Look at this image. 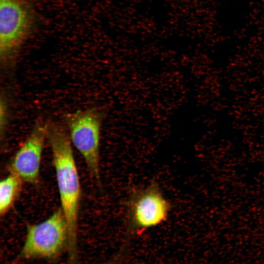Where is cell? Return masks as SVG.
Here are the masks:
<instances>
[{"mask_svg":"<svg viewBox=\"0 0 264 264\" xmlns=\"http://www.w3.org/2000/svg\"><path fill=\"white\" fill-rule=\"evenodd\" d=\"M47 138L52 152L61 208L67 222L68 243L73 251L77 240L81 185L72 143L68 133L56 125H47Z\"/></svg>","mask_w":264,"mask_h":264,"instance_id":"obj_1","label":"cell"},{"mask_svg":"<svg viewBox=\"0 0 264 264\" xmlns=\"http://www.w3.org/2000/svg\"><path fill=\"white\" fill-rule=\"evenodd\" d=\"M34 23V13L27 1L0 0V58L3 64L16 57Z\"/></svg>","mask_w":264,"mask_h":264,"instance_id":"obj_3","label":"cell"},{"mask_svg":"<svg viewBox=\"0 0 264 264\" xmlns=\"http://www.w3.org/2000/svg\"><path fill=\"white\" fill-rule=\"evenodd\" d=\"M171 209L170 202L156 182L132 188L126 202L128 232L139 235L161 224L167 220Z\"/></svg>","mask_w":264,"mask_h":264,"instance_id":"obj_2","label":"cell"},{"mask_svg":"<svg viewBox=\"0 0 264 264\" xmlns=\"http://www.w3.org/2000/svg\"><path fill=\"white\" fill-rule=\"evenodd\" d=\"M72 144L83 157L91 176L100 181L101 113L89 109L66 113L65 116Z\"/></svg>","mask_w":264,"mask_h":264,"instance_id":"obj_4","label":"cell"},{"mask_svg":"<svg viewBox=\"0 0 264 264\" xmlns=\"http://www.w3.org/2000/svg\"><path fill=\"white\" fill-rule=\"evenodd\" d=\"M68 240L67 222L59 207L46 219L28 225L21 255L26 258L53 257Z\"/></svg>","mask_w":264,"mask_h":264,"instance_id":"obj_5","label":"cell"},{"mask_svg":"<svg viewBox=\"0 0 264 264\" xmlns=\"http://www.w3.org/2000/svg\"><path fill=\"white\" fill-rule=\"evenodd\" d=\"M47 125L37 122L9 163L10 173L19 176L23 182L32 185L39 183L42 153L47 138Z\"/></svg>","mask_w":264,"mask_h":264,"instance_id":"obj_6","label":"cell"},{"mask_svg":"<svg viewBox=\"0 0 264 264\" xmlns=\"http://www.w3.org/2000/svg\"><path fill=\"white\" fill-rule=\"evenodd\" d=\"M7 105L4 98L0 99V129L1 131L4 128L6 121Z\"/></svg>","mask_w":264,"mask_h":264,"instance_id":"obj_8","label":"cell"},{"mask_svg":"<svg viewBox=\"0 0 264 264\" xmlns=\"http://www.w3.org/2000/svg\"><path fill=\"white\" fill-rule=\"evenodd\" d=\"M23 181L16 175L10 173L0 183V214L5 215L19 196Z\"/></svg>","mask_w":264,"mask_h":264,"instance_id":"obj_7","label":"cell"}]
</instances>
